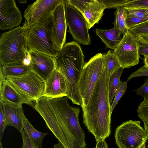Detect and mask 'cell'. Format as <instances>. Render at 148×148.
<instances>
[{"mask_svg": "<svg viewBox=\"0 0 148 148\" xmlns=\"http://www.w3.org/2000/svg\"><path fill=\"white\" fill-rule=\"evenodd\" d=\"M68 99L43 96L33 108L64 148H85V133L79 123L80 109L71 106Z\"/></svg>", "mask_w": 148, "mask_h": 148, "instance_id": "obj_1", "label": "cell"}, {"mask_svg": "<svg viewBox=\"0 0 148 148\" xmlns=\"http://www.w3.org/2000/svg\"><path fill=\"white\" fill-rule=\"evenodd\" d=\"M109 79L104 68L88 104L81 107L83 122L96 141L110 134L111 116L109 93Z\"/></svg>", "mask_w": 148, "mask_h": 148, "instance_id": "obj_2", "label": "cell"}, {"mask_svg": "<svg viewBox=\"0 0 148 148\" xmlns=\"http://www.w3.org/2000/svg\"><path fill=\"white\" fill-rule=\"evenodd\" d=\"M80 46L72 41L65 44L55 57L56 68L66 77L68 83L67 97L74 104L81 106L82 100L77 84L85 64Z\"/></svg>", "mask_w": 148, "mask_h": 148, "instance_id": "obj_3", "label": "cell"}, {"mask_svg": "<svg viewBox=\"0 0 148 148\" xmlns=\"http://www.w3.org/2000/svg\"><path fill=\"white\" fill-rule=\"evenodd\" d=\"M53 12L32 24L24 23L22 26L27 39V49L56 56L58 52L53 47L51 38Z\"/></svg>", "mask_w": 148, "mask_h": 148, "instance_id": "obj_4", "label": "cell"}, {"mask_svg": "<svg viewBox=\"0 0 148 148\" xmlns=\"http://www.w3.org/2000/svg\"><path fill=\"white\" fill-rule=\"evenodd\" d=\"M27 39L22 26H19L1 34L0 38V63L2 66L23 64L27 52Z\"/></svg>", "mask_w": 148, "mask_h": 148, "instance_id": "obj_5", "label": "cell"}, {"mask_svg": "<svg viewBox=\"0 0 148 148\" xmlns=\"http://www.w3.org/2000/svg\"><path fill=\"white\" fill-rule=\"evenodd\" d=\"M103 68V54L101 53L97 54L85 63L77 84L82 100L81 107L88 104Z\"/></svg>", "mask_w": 148, "mask_h": 148, "instance_id": "obj_6", "label": "cell"}, {"mask_svg": "<svg viewBox=\"0 0 148 148\" xmlns=\"http://www.w3.org/2000/svg\"><path fill=\"white\" fill-rule=\"evenodd\" d=\"M6 81L32 106L34 102L43 96L45 81L34 72L18 77H8Z\"/></svg>", "mask_w": 148, "mask_h": 148, "instance_id": "obj_7", "label": "cell"}, {"mask_svg": "<svg viewBox=\"0 0 148 148\" xmlns=\"http://www.w3.org/2000/svg\"><path fill=\"white\" fill-rule=\"evenodd\" d=\"M114 136L119 148H142L148 140L140 122L132 120L123 122L117 127Z\"/></svg>", "mask_w": 148, "mask_h": 148, "instance_id": "obj_8", "label": "cell"}, {"mask_svg": "<svg viewBox=\"0 0 148 148\" xmlns=\"http://www.w3.org/2000/svg\"><path fill=\"white\" fill-rule=\"evenodd\" d=\"M140 43L138 37L129 30L123 35L121 42L114 50V53L123 69L139 63Z\"/></svg>", "mask_w": 148, "mask_h": 148, "instance_id": "obj_9", "label": "cell"}, {"mask_svg": "<svg viewBox=\"0 0 148 148\" xmlns=\"http://www.w3.org/2000/svg\"><path fill=\"white\" fill-rule=\"evenodd\" d=\"M65 2V18L69 27L68 32L76 41L82 45H90L91 40L89 25L86 19L80 12Z\"/></svg>", "mask_w": 148, "mask_h": 148, "instance_id": "obj_10", "label": "cell"}, {"mask_svg": "<svg viewBox=\"0 0 148 148\" xmlns=\"http://www.w3.org/2000/svg\"><path fill=\"white\" fill-rule=\"evenodd\" d=\"M65 0H62L53 13L51 38L53 47L58 52L62 49L66 40L67 25L65 18Z\"/></svg>", "mask_w": 148, "mask_h": 148, "instance_id": "obj_11", "label": "cell"}, {"mask_svg": "<svg viewBox=\"0 0 148 148\" xmlns=\"http://www.w3.org/2000/svg\"><path fill=\"white\" fill-rule=\"evenodd\" d=\"M31 58L32 71L45 81L56 68L55 57L40 52L27 49Z\"/></svg>", "mask_w": 148, "mask_h": 148, "instance_id": "obj_12", "label": "cell"}, {"mask_svg": "<svg viewBox=\"0 0 148 148\" xmlns=\"http://www.w3.org/2000/svg\"><path fill=\"white\" fill-rule=\"evenodd\" d=\"M22 19L14 0H0V29H11L19 25Z\"/></svg>", "mask_w": 148, "mask_h": 148, "instance_id": "obj_13", "label": "cell"}, {"mask_svg": "<svg viewBox=\"0 0 148 148\" xmlns=\"http://www.w3.org/2000/svg\"><path fill=\"white\" fill-rule=\"evenodd\" d=\"M62 0H37L28 5L24 13L25 23L32 24L53 12Z\"/></svg>", "mask_w": 148, "mask_h": 148, "instance_id": "obj_14", "label": "cell"}, {"mask_svg": "<svg viewBox=\"0 0 148 148\" xmlns=\"http://www.w3.org/2000/svg\"><path fill=\"white\" fill-rule=\"evenodd\" d=\"M45 81L43 96L51 98L67 97L68 90L67 79L56 68Z\"/></svg>", "mask_w": 148, "mask_h": 148, "instance_id": "obj_15", "label": "cell"}, {"mask_svg": "<svg viewBox=\"0 0 148 148\" xmlns=\"http://www.w3.org/2000/svg\"><path fill=\"white\" fill-rule=\"evenodd\" d=\"M0 101L2 103L3 113L8 126L14 127L21 133L24 131L23 118L24 115L22 106L8 102Z\"/></svg>", "mask_w": 148, "mask_h": 148, "instance_id": "obj_16", "label": "cell"}, {"mask_svg": "<svg viewBox=\"0 0 148 148\" xmlns=\"http://www.w3.org/2000/svg\"><path fill=\"white\" fill-rule=\"evenodd\" d=\"M106 7L99 0H92L86 8L84 16L87 21L89 29L101 19Z\"/></svg>", "mask_w": 148, "mask_h": 148, "instance_id": "obj_17", "label": "cell"}, {"mask_svg": "<svg viewBox=\"0 0 148 148\" xmlns=\"http://www.w3.org/2000/svg\"><path fill=\"white\" fill-rule=\"evenodd\" d=\"M0 101L8 102L19 106L26 104L25 100L18 92L5 79L0 83Z\"/></svg>", "mask_w": 148, "mask_h": 148, "instance_id": "obj_18", "label": "cell"}, {"mask_svg": "<svg viewBox=\"0 0 148 148\" xmlns=\"http://www.w3.org/2000/svg\"><path fill=\"white\" fill-rule=\"evenodd\" d=\"M97 35L105 44L106 47L114 49L121 42L122 32L119 29L114 27L109 29H97Z\"/></svg>", "mask_w": 148, "mask_h": 148, "instance_id": "obj_19", "label": "cell"}, {"mask_svg": "<svg viewBox=\"0 0 148 148\" xmlns=\"http://www.w3.org/2000/svg\"><path fill=\"white\" fill-rule=\"evenodd\" d=\"M24 131L31 143L35 148H42L43 139L48 133H42L36 130L25 115L23 118Z\"/></svg>", "mask_w": 148, "mask_h": 148, "instance_id": "obj_20", "label": "cell"}, {"mask_svg": "<svg viewBox=\"0 0 148 148\" xmlns=\"http://www.w3.org/2000/svg\"><path fill=\"white\" fill-rule=\"evenodd\" d=\"M32 70L30 66L23 64L0 65V82H3L8 77H18L26 75Z\"/></svg>", "mask_w": 148, "mask_h": 148, "instance_id": "obj_21", "label": "cell"}, {"mask_svg": "<svg viewBox=\"0 0 148 148\" xmlns=\"http://www.w3.org/2000/svg\"><path fill=\"white\" fill-rule=\"evenodd\" d=\"M103 58L105 74L110 79L114 73L121 67L113 51L109 50L107 53L103 54Z\"/></svg>", "mask_w": 148, "mask_h": 148, "instance_id": "obj_22", "label": "cell"}, {"mask_svg": "<svg viewBox=\"0 0 148 148\" xmlns=\"http://www.w3.org/2000/svg\"><path fill=\"white\" fill-rule=\"evenodd\" d=\"M114 14V27L120 30L123 35L126 34L129 30L126 25L125 19L127 12L124 6L117 8Z\"/></svg>", "mask_w": 148, "mask_h": 148, "instance_id": "obj_23", "label": "cell"}, {"mask_svg": "<svg viewBox=\"0 0 148 148\" xmlns=\"http://www.w3.org/2000/svg\"><path fill=\"white\" fill-rule=\"evenodd\" d=\"M124 69L121 67L110 76L109 82V93L110 103L111 105L114 97L117 88Z\"/></svg>", "mask_w": 148, "mask_h": 148, "instance_id": "obj_24", "label": "cell"}, {"mask_svg": "<svg viewBox=\"0 0 148 148\" xmlns=\"http://www.w3.org/2000/svg\"><path fill=\"white\" fill-rule=\"evenodd\" d=\"M127 88V82L120 81L117 88L114 99L110 106V110L112 113L119 101L125 92Z\"/></svg>", "mask_w": 148, "mask_h": 148, "instance_id": "obj_25", "label": "cell"}, {"mask_svg": "<svg viewBox=\"0 0 148 148\" xmlns=\"http://www.w3.org/2000/svg\"><path fill=\"white\" fill-rule=\"evenodd\" d=\"M92 0H65V3L73 7L84 15L87 7Z\"/></svg>", "mask_w": 148, "mask_h": 148, "instance_id": "obj_26", "label": "cell"}, {"mask_svg": "<svg viewBox=\"0 0 148 148\" xmlns=\"http://www.w3.org/2000/svg\"><path fill=\"white\" fill-rule=\"evenodd\" d=\"M148 21V18H142L130 15L127 13L125 19L127 27L129 30L137 25Z\"/></svg>", "mask_w": 148, "mask_h": 148, "instance_id": "obj_27", "label": "cell"}, {"mask_svg": "<svg viewBox=\"0 0 148 148\" xmlns=\"http://www.w3.org/2000/svg\"><path fill=\"white\" fill-rule=\"evenodd\" d=\"M125 8V7H124ZM129 15L142 18H148V8H125Z\"/></svg>", "mask_w": 148, "mask_h": 148, "instance_id": "obj_28", "label": "cell"}, {"mask_svg": "<svg viewBox=\"0 0 148 148\" xmlns=\"http://www.w3.org/2000/svg\"><path fill=\"white\" fill-rule=\"evenodd\" d=\"M137 112L138 117L143 121L148 122V99L140 103Z\"/></svg>", "mask_w": 148, "mask_h": 148, "instance_id": "obj_29", "label": "cell"}, {"mask_svg": "<svg viewBox=\"0 0 148 148\" xmlns=\"http://www.w3.org/2000/svg\"><path fill=\"white\" fill-rule=\"evenodd\" d=\"M131 0H99V1L104 4L107 8H117L119 7L124 6Z\"/></svg>", "mask_w": 148, "mask_h": 148, "instance_id": "obj_30", "label": "cell"}, {"mask_svg": "<svg viewBox=\"0 0 148 148\" xmlns=\"http://www.w3.org/2000/svg\"><path fill=\"white\" fill-rule=\"evenodd\" d=\"M136 36L148 34V21L137 25L129 30Z\"/></svg>", "mask_w": 148, "mask_h": 148, "instance_id": "obj_31", "label": "cell"}, {"mask_svg": "<svg viewBox=\"0 0 148 148\" xmlns=\"http://www.w3.org/2000/svg\"><path fill=\"white\" fill-rule=\"evenodd\" d=\"M8 124L3 112L2 103L0 101V147L3 148L2 144V136Z\"/></svg>", "mask_w": 148, "mask_h": 148, "instance_id": "obj_32", "label": "cell"}, {"mask_svg": "<svg viewBox=\"0 0 148 148\" xmlns=\"http://www.w3.org/2000/svg\"><path fill=\"white\" fill-rule=\"evenodd\" d=\"M124 7L130 8H148V0H131Z\"/></svg>", "mask_w": 148, "mask_h": 148, "instance_id": "obj_33", "label": "cell"}, {"mask_svg": "<svg viewBox=\"0 0 148 148\" xmlns=\"http://www.w3.org/2000/svg\"><path fill=\"white\" fill-rule=\"evenodd\" d=\"M144 84L140 87L134 90L137 94L141 95L143 98V101L148 99V77L144 80Z\"/></svg>", "mask_w": 148, "mask_h": 148, "instance_id": "obj_34", "label": "cell"}, {"mask_svg": "<svg viewBox=\"0 0 148 148\" xmlns=\"http://www.w3.org/2000/svg\"><path fill=\"white\" fill-rule=\"evenodd\" d=\"M142 76H148V68L145 65L131 73L127 77V82L133 78Z\"/></svg>", "mask_w": 148, "mask_h": 148, "instance_id": "obj_35", "label": "cell"}, {"mask_svg": "<svg viewBox=\"0 0 148 148\" xmlns=\"http://www.w3.org/2000/svg\"><path fill=\"white\" fill-rule=\"evenodd\" d=\"M21 134L23 141L22 148H35L27 136L24 131Z\"/></svg>", "mask_w": 148, "mask_h": 148, "instance_id": "obj_36", "label": "cell"}, {"mask_svg": "<svg viewBox=\"0 0 148 148\" xmlns=\"http://www.w3.org/2000/svg\"><path fill=\"white\" fill-rule=\"evenodd\" d=\"M138 52L140 55L148 56V43L140 42Z\"/></svg>", "mask_w": 148, "mask_h": 148, "instance_id": "obj_37", "label": "cell"}, {"mask_svg": "<svg viewBox=\"0 0 148 148\" xmlns=\"http://www.w3.org/2000/svg\"><path fill=\"white\" fill-rule=\"evenodd\" d=\"M95 148H108V145L105 139H101L96 141Z\"/></svg>", "mask_w": 148, "mask_h": 148, "instance_id": "obj_38", "label": "cell"}, {"mask_svg": "<svg viewBox=\"0 0 148 148\" xmlns=\"http://www.w3.org/2000/svg\"><path fill=\"white\" fill-rule=\"evenodd\" d=\"M140 42L148 43V34L137 36Z\"/></svg>", "mask_w": 148, "mask_h": 148, "instance_id": "obj_39", "label": "cell"}, {"mask_svg": "<svg viewBox=\"0 0 148 148\" xmlns=\"http://www.w3.org/2000/svg\"><path fill=\"white\" fill-rule=\"evenodd\" d=\"M23 64L30 66L31 64V58L28 53L27 52L26 57L24 59L23 62Z\"/></svg>", "mask_w": 148, "mask_h": 148, "instance_id": "obj_40", "label": "cell"}, {"mask_svg": "<svg viewBox=\"0 0 148 148\" xmlns=\"http://www.w3.org/2000/svg\"><path fill=\"white\" fill-rule=\"evenodd\" d=\"M143 122L144 123V129L146 132L148 137V122L145 121H143Z\"/></svg>", "mask_w": 148, "mask_h": 148, "instance_id": "obj_41", "label": "cell"}, {"mask_svg": "<svg viewBox=\"0 0 148 148\" xmlns=\"http://www.w3.org/2000/svg\"><path fill=\"white\" fill-rule=\"evenodd\" d=\"M144 63L145 66L148 68V56H144Z\"/></svg>", "mask_w": 148, "mask_h": 148, "instance_id": "obj_42", "label": "cell"}, {"mask_svg": "<svg viewBox=\"0 0 148 148\" xmlns=\"http://www.w3.org/2000/svg\"><path fill=\"white\" fill-rule=\"evenodd\" d=\"M54 148H64L61 144L59 143L54 145Z\"/></svg>", "mask_w": 148, "mask_h": 148, "instance_id": "obj_43", "label": "cell"}, {"mask_svg": "<svg viewBox=\"0 0 148 148\" xmlns=\"http://www.w3.org/2000/svg\"><path fill=\"white\" fill-rule=\"evenodd\" d=\"M26 0H19L18 1V2L20 3H26Z\"/></svg>", "mask_w": 148, "mask_h": 148, "instance_id": "obj_44", "label": "cell"}, {"mask_svg": "<svg viewBox=\"0 0 148 148\" xmlns=\"http://www.w3.org/2000/svg\"><path fill=\"white\" fill-rule=\"evenodd\" d=\"M142 148H146L145 145Z\"/></svg>", "mask_w": 148, "mask_h": 148, "instance_id": "obj_45", "label": "cell"}, {"mask_svg": "<svg viewBox=\"0 0 148 148\" xmlns=\"http://www.w3.org/2000/svg\"><path fill=\"white\" fill-rule=\"evenodd\" d=\"M147 147H148V145H147Z\"/></svg>", "mask_w": 148, "mask_h": 148, "instance_id": "obj_46", "label": "cell"}, {"mask_svg": "<svg viewBox=\"0 0 148 148\" xmlns=\"http://www.w3.org/2000/svg\"></svg>", "mask_w": 148, "mask_h": 148, "instance_id": "obj_47", "label": "cell"}]
</instances>
